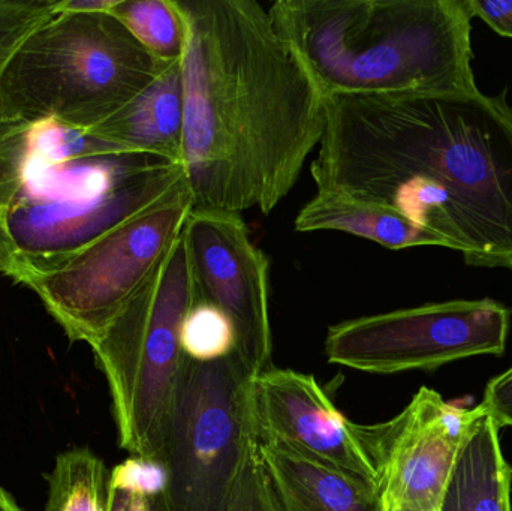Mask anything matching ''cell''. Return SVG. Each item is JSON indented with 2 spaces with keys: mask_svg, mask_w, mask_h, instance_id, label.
<instances>
[{
  "mask_svg": "<svg viewBox=\"0 0 512 511\" xmlns=\"http://www.w3.org/2000/svg\"><path fill=\"white\" fill-rule=\"evenodd\" d=\"M251 381L239 354L186 357L168 432V486L153 511H225L256 443Z\"/></svg>",
  "mask_w": 512,
  "mask_h": 511,
  "instance_id": "7",
  "label": "cell"
},
{
  "mask_svg": "<svg viewBox=\"0 0 512 511\" xmlns=\"http://www.w3.org/2000/svg\"><path fill=\"white\" fill-rule=\"evenodd\" d=\"M294 227L298 233L340 231L372 240L388 249L414 246L448 248L444 237L415 224L399 210L337 192H316L315 197L298 212Z\"/></svg>",
  "mask_w": 512,
  "mask_h": 511,
  "instance_id": "15",
  "label": "cell"
},
{
  "mask_svg": "<svg viewBox=\"0 0 512 511\" xmlns=\"http://www.w3.org/2000/svg\"><path fill=\"white\" fill-rule=\"evenodd\" d=\"M499 431L501 426L480 405L438 511H511L512 470Z\"/></svg>",
  "mask_w": 512,
  "mask_h": 511,
  "instance_id": "16",
  "label": "cell"
},
{
  "mask_svg": "<svg viewBox=\"0 0 512 511\" xmlns=\"http://www.w3.org/2000/svg\"><path fill=\"white\" fill-rule=\"evenodd\" d=\"M89 132L129 152L152 153L183 164L182 60L171 63L134 101Z\"/></svg>",
  "mask_w": 512,
  "mask_h": 511,
  "instance_id": "13",
  "label": "cell"
},
{
  "mask_svg": "<svg viewBox=\"0 0 512 511\" xmlns=\"http://www.w3.org/2000/svg\"><path fill=\"white\" fill-rule=\"evenodd\" d=\"M283 511H384L370 483L259 444Z\"/></svg>",
  "mask_w": 512,
  "mask_h": 511,
  "instance_id": "14",
  "label": "cell"
},
{
  "mask_svg": "<svg viewBox=\"0 0 512 511\" xmlns=\"http://www.w3.org/2000/svg\"><path fill=\"white\" fill-rule=\"evenodd\" d=\"M119 0H63V11L110 12Z\"/></svg>",
  "mask_w": 512,
  "mask_h": 511,
  "instance_id": "26",
  "label": "cell"
},
{
  "mask_svg": "<svg viewBox=\"0 0 512 511\" xmlns=\"http://www.w3.org/2000/svg\"><path fill=\"white\" fill-rule=\"evenodd\" d=\"M110 486L141 495L155 503L159 498L164 497L167 491V467L153 459L131 456L111 471Z\"/></svg>",
  "mask_w": 512,
  "mask_h": 511,
  "instance_id": "22",
  "label": "cell"
},
{
  "mask_svg": "<svg viewBox=\"0 0 512 511\" xmlns=\"http://www.w3.org/2000/svg\"><path fill=\"white\" fill-rule=\"evenodd\" d=\"M110 476L102 459L86 447L60 453L45 476L44 511H110Z\"/></svg>",
  "mask_w": 512,
  "mask_h": 511,
  "instance_id": "17",
  "label": "cell"
},
{
  "mask_svg": "<svg viewBox=\"0 0 512 511\" xmlns=\"http://www.w3.org/2000/svg\"><path fill=\"white\" fill-rule=\"evenodd\" d=\"M185 165L56 122L0 126V275L26 287L164 198Z\"/></svg>",
  "mask_w": 512,
  "mask_h": 511,
  "instance_id": "3",
  "label": "cell"
},
{
  "mask_svg": "<svg viewBox=\"0 0 512 511\" xmlns=\"http://www.w3.org/2000/svg\"><path fill=\"white\" fill-rule=\"evenodd\" d=\"M318 191L393 207L466 266L512 275L507 92L333 93L310 164Z\"/></svg>",
  "mask_w": 512,
  "mask_h": 511,
  "instance_id": "1",
  "label": "cell"
},
{
  "mask_svg": "<svg viewBox=\"0 0 512 511\" xmlns=\"http://www.w3.org/2000/svg\"><path fill=\"white\" fill-rule=\"evenodd\" d=\"M186 26L183 165L194 210L270 215L321 143L325 99L255 0H174Z\"/></svg>",
  "mask_w": 512,
  "mask_h": 511,
  "instance_id": "2",
  "label": "cell"
},
{
  "mask_svg": "<svg viewBox=\"0 0 512 511\" xmlns=\"http://www.w3.org/2000/svg\"><path fill=\"white\" fill-rule=\"evenodd\" d=\"M195 300L180 234L146 284L89 345L110 389L119 446L131 456L164 464L186 360L180 333Z\"/></svg>",
  "mask_w": 512,
  "mask_h": 511,
  "instance_id": "6",
  "label": "cell"
},
{
  "mask_svg": "<svg viewBox=\"0 0 512 511\" xmlns=\"http://www.w3.org/2000/svg\"><path fill=\"white\" fill-rule=\"evenodd\" d=\"M197 297L230 317L237 354L252 380L271 368L267 255L239 213L194 210L183 227Z\"/></svg>",
  "mask_w": 512,
  "mask_h": 511,
  "instance_id": "11",
  "label": "cell"
},
{
  "mask_svg": "<svg viewBox=\"0 0 512 511\" xmlns=\"http://www.w3.org/2000/svg\"><path fill=\"white\" fill-rule=\"evenodd\" d=\"M474 17H480L496 33L512 38V0H468Z\"/></svg>",
  "mask_w": 512,
  "mask_h": 511,
  "instance_id": "24",
  "label": "cell"
},
{
  "mask_svg": "<svg viewBox=\"0 0 512 511\" xmlns=\"http://www.w3.org/2000/svg\"><path fill=\"white\" fill-rule=\"evenodd\" d=\"M0 511H23L11 494L0 486Z\"/></svg>",
  "mask_w": 512,
  "mask_h": 511,
  "instance_id": "27",
  "label": "cell"
},
{
  "mask_svg": "<svg viewBox=\"0 0 512 511\" xmlns=\"http://www.w3.org/2000/svg\"><path fill=\"white\" fill-rule=\"evenodd\" d=\"M225 511H283L256 441Z\"/></svg>",
  "mask_w": 512,
  "mask_h": 511,
  "instance_id": "21",
  "label": "cell"
},
{
  "mask_svg": "<svg viewBox=\"0 0 512 511\" xmlns=\"http://www.w3.org/2000/svg\"><path fill=\"white\" fill-rule=\"evenodd\" d=\"M63 0H0V78L30 33L62 11Z\"/></svg>",
  "mask_w": 512,
  "mask_h": 511,
  "instance_id": "20",
  "label": "cell"
},
{
  "mask_svg": "<svg viewBox=\"0 0 512 511\" xmlns=\"http://www.w3.org/2000/svg\"><path fill=\"white\" fill-rule=\"evenodd\" d=\"M180 342L183 354L200 363L227 359L237 351L233 321L221 309L198 297L183 321Z\"/></svg>",
  "mask_w": 512,
  "mask_h": 511,
  "instance_id": "19",
  "label": "cell"
},
{
  "mask_svg": "<svg viewBox=\"0 0 512 511\" xmlns=\"http://www.w3.org/2000/svg\"><path fill=\"white\" fill-rule=\"evenodd\" d=\"M256 440L370 483L372 468L352 423L334 407L312 375L268 368L251 381Z\"/></svg>",
  "mask_w": 512,
  "mask_h": 511,
  "instance_id": "12",
  "label": "cell"
},
{
  "mask_svg": "<svg viewBox=\"0 0 512 511\" xmlns=\"http://www.w3.org/2000/svg\"><path fill=\"white\" fill-rule=\"evenodd\" d=\"M512 311L493 299L451 300L334 324L325 338L333 365L367 374H397L466 357L502 356Z\"/></svg>",
  "mask_w": 512,
  "mask_h": 511,
  "instance_id": "9",
  "label": "cell"
},
{
  "mask_svg": "<svg viewBox=\"0 0 512 511\" xmlns=\"http://www.w3.org/2000/svg\"><path fill=\"white\" fill-rule=\"evenodd\" d=\"M194 209L183 177L164 198L26 285L71 342L92 345L146 284Z\"/></svg>",
  "mask_w": 512,
  "mask_h": 511,
  "instance_id": "8",
  "label": "cell"
},
{
  "mask_svg": "<svg viewBox=\"0 0 512 511\" xmlns=\"http://www.w3.org/2000/svg\"><path fill=\"white\" fill-rule=\"evenodd\" d=\"M478 414L480 405L474 410L456 407L435 390L421 387L394 419L378 425L352 423L382 510L438 511Z\"/></svg>",
  "mask_w": 512,
  "mask_h": 511,
  "instance_id": "10",
  "label": "cell"
},
{
  "mask_svg": "<svg viewBox=\"0 0 512 511\" xmlns=\"http://www.w3.org/2000/svg\"><path fill=\"white\" fill-rule=\"evenodd\" d=\"M111 12L153 56L182 60L186 26L174 0H119Z\"/></svg>",
  "mask_w": 512,
  "mask_h": 511,
  "instance_id": "18",
  "label": "cell"
},
{
  "mask_svg": "<svg viewBox=\"0 0 512 511\" xmlns=\"http://www.w3.org/2000/svg\"><path fill=\"white\" fill-rule=\"evenodd\" d=\"M384 511H415V510L397 509V510H384Z\"/></svg>",
  "mask_w": 512,
  "mask_h": 511,
  "instance_id": "28",
  "label": "cell"
},
{
  "mask_svg": "<svg viewBox=\"0 0 512 511\" xmlns=\"http://www.w3.org/2000/svg\"><path fill=\"white\" fill-rule=\"evenodd\" d=\"M268 12L325 96L480 90L468 0H277Z\"/></svg>",
  "mask_w": 512,
  "mask_h": 511,
  "instance_id": "4",
  "label": "cell"
},
{
  "mask_svg": "<svg viewBox=\"0 0 512 511\" xmlns=\"http://www.w3.org/2000/svg\"><path fill=\"white\" fill-rule=\"evenodd\" d=\"M481 407L501 428L512 426V368L487 384Z\"/></svg>",
  "mask_w": 512,
  "mask_h": 511,
  "instance_id": "23",
  "label": "cell"
},
{
  "mask_svg": "<svg viewBox=\"0 0 512 511\" xmlns=\"http://www.w3.org/2000/svg\"><path fill=\"white\" fill-rule=\"evenodd\" d=\"M171 63L113 12L60 11L27 36L0 78V126L56 122L92 131Z\"/></svg>",
  "mask_w": 512,
  "mask_h": 511,
  "instance_id": "5",
  "label": "cell"
},
{
  "mask_svg": "<svg viewBox=\"0 0 512 511\" xmlns=\"http://www.w3.org/2000/svg\"><path fill=\"white\" fill-rule=\"evenodd\" d=\"M110 511H153V503L141 495L110 486Z\"/></svg>",
  "mask_w": 512,
  "mask_h": 511,
  "instance_id": "25",
  "label": "cell"
}]
</instances>
